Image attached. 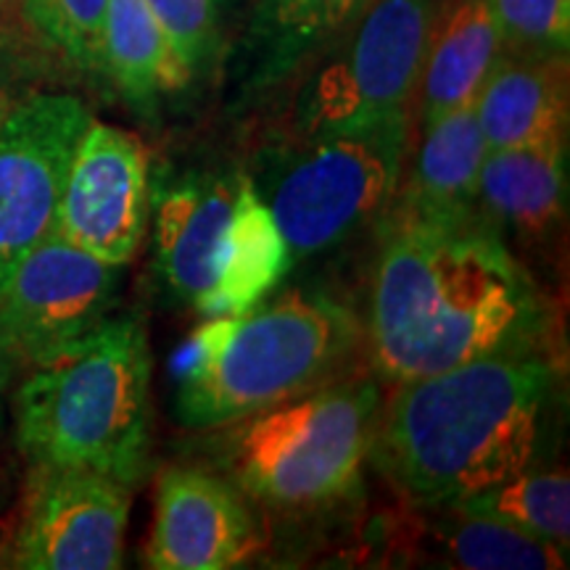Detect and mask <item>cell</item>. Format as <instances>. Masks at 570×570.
Here are the masks:
<instances>
[{"instance_id":"1","label":"cell","mask_w":570,"mask_h":570,"mask_svg":"<svg viewBox=\"0 0 570 570\" xmlns=\"http://www.w3.org/2000/svg\"><path fill=\"white\" fill-rule=\"evenodd\" d=\"M375 227L362 333L383 386L491 354L550 352V304L481 209L389 206Z\"/></svg>"},{"instance_id":"2","label":"cell","mask_w":570,"mask_h":570,"mask_svg":"<svg viewBox=\"0 0 570 570\" xmlns=\"http://www.w3.org/2000/svg\"><path fill=\"white\" fill-rule=\"evenodd\" d=\"M560 394L550 352L491 354L383 391L370 462L417 508H449L539 465Z\"/></svg>"},{"instance_id":"3","label":"cell","mask_w":570,"mask_h":570,"mask_svg":"<svg viewBox=\"0 0 570 570\" xmlns=\"http://www.w3.org/2000/svg\"><path fill=\"white\" fill-rule=\"evenodd\" d=\"M362 320L333 294L283 291L235 315L206 317L175 362V415L214 431L362 370Z\"/></svg>"},{"instance_id":"4","label":"cell","mask_w":570,"mask_h":570,"mask_svg":"<svg viewBox=\"0 0 570 570\" xmlns=\"http://www.w3.org/2000/svg\"><path fill=\"white\" fill-rule=\"evenodd\" d=\"M151 346L138 315H111L13 391L17 446L30 465L80 468L132 491L151 470Z\"/></svg>"},{"instance_id":"5","label":"cell","mask_w":570,"mask_h":570,"mask_svg":"<svg viewBox=\"0 0 570 570\" xmlns=\"http://www.w3.org/2000/svg\"><path fill=\"white\" fill-rule=\"evenodd\" d=\"M383 381L373 370L204 431V458L254 504L317 510L352 497L370 462Z\"/></svg>"},{"instance_id":"6","label":"cell","mask_w":570,"mask_h":570,"mask_svg":"<svg viewBox=\"0 0 570 570\" xmlns=\"http://www.w3.org/2000/svg\"><path fill=\"white\" fill-rule=\"evenodd\" d=\"M154 265L164 288L196 315L244 312L291 267L281 227L240 169H188L151 188Z\"/></svg>"},{"instance_id":"7","label":"cell","mask_w":570,"mask_h":570,"mask_svg":"<svg viewBox=\"0 0 570 570\" xmlns=\"http://www.w3.org/2000/svg\"><path fill=\"white\" fill-rule=\"evenodd\" d=\"M412 117L365 130L309 135L269 154L254 180L288 246L291 265L333 252L381 223L402 183Z\"/></svg>"},{"instance_id":"8","label":"cell","mask_w":570,"mask_h":570,"mask_svg":"<svg viewBox=\"0 0 570 570\" xmlns=\"http://www.w3.org/2000/svg\"><path fill=\"white\" fill-rule=\"evenodd\" d=\"M436 0H373L298 101L302 138L412 117Z\"/></svg>"},{"instance_id":"9","label":"cell","mask_w":570,"mask_h":570,"mask_svg":"<svg viewBox=\"0 0 570 570\" xmlns=\"http://www.w3.org/2000/svg\"><path fill=\"white\" fill-rule=\"evenodd\" d=\"M122 269L59 233L27 248L0 277V341L19 370L75 344L114 312Z\"/></svg>"},{"instance_id":"10","label":"cell","mask_w":570,"mask_h":570,"mask_svg":"<svg viewBox=\"0 0 570 570\" xmlns=\"http://www.w3.org/2000/svg\"><path fill=\"white\" fill-rule=\"evenodd\" d=\"M132 489L80 468L30 465L11 566L21 570H117L125 562Z\"/></svg>"},{"instance_id":"11","label":"cell","mask_w":570,"mask_h":570,"mask_svg":"<svg viewBox=\"0 0 570 570\" xmlns=\"http://www.w3.org/2000/svg\"><path fill=\"white\" fill-rule=\"evenodd\" d=\"M90 119L67 92H38L0 119V277L53 233L63 177Z\"/></svg>"},{"instance_id":"12","label":"cell","mask_w":570,"mask_h":570,"mask_svg":"<svg viewBox=\"0 0 570 570\" xmlns=\"http://www.w3.org/2000/svg\"><path fill=\"white\" fill-rule=\"evenodd\" d=\"M151 223V177L135 135L90 119L56 209L53 230L109 265L127 267Z\"/></svg>"},{"instance_id":"13","label":"cell","mask_w":570,"mask_h":570,"mask_svg":"<svg viewBox=\"0 0 570 570\" xmlns=\"http://www.w3.org/2000/svg\"><path fill=\"white\" fill-rule=\"evenodd\" d=\"M265 547L254 502L217 470L169 465L156 481L146 566L154 570H230Z\"/></svg>"},{"instance_id":"14","label":"cell","mask_w":570,"mask_h":570,"mask_svg":"<svg viewBox=\"0 0 570 570\" xmlns=\"http://www.w3.org/2000/svg\"><path fill=\"white\" fill-rule=\"evenodd\" d=\"M473 109L489 151L568 142V53H502Z\"/></svg>"},{"instance_id":"15","label":"cell","mask_w":570,"mask_h":570,"mask_svg":"<svg viewBox=\"0 0 570 570\" xmlns=\"http://www.w3.org/2000/svg\"><path fill=\"white\" fill-rule=\"evenodd\" d=\"M502 53V35L489 0H446L436 6L415 90L420 127L473 104Z\"/></svg>"},{"instance_id":"16","label":"cell","mask_w":570,"mask_h":570,"mask_svg":"<svg viewBox=\"0 0 570 570\" xmlns=\"http://www.w3.org/2000/svg\"><path fill=\"white\" fill-rule=\"evenodd\" d=\"M568 142L499 148L483 159L479 209L491 225L541 240L566 223Z\"/></svg>"},{"instance_id":"17","label":"cell","mask_w":570,"mask_h":570,"mask_svg":"<svg viewBox=\"0 0 570 570\" xmlns=\"http://www.w3.org/2000/svg\"><path fill=\"white\" fill-rule=\"evenodd\" d=\"M410 148L391 209L420 214H460L479 209V177L489 146L473 104L420 127Z\"/></svg>"},{"instance_id":"18","label":"cell","mask_w":570,"mask_h":570,"mask_svg":"<svg viewBox=\"0 0 570 570\" xmlns=\"http://www.w3.org/2000/svg\"><path fill=\"white\" fill-rule=\"evenodd\" d=\"M101 75L135 109L194 80L146 0H109L101 32Z\"/></svg>"},{"instance_id":"19","label":"cell","mask_w":570,"mask_h":570,"mask_svg":"<svg viewBox=\"0 0 570 570\" xmlns=\"http://www.w3.org/2000/svg\"><path fill=\"white\" fill-rule=\"evenodd\" d=\"M370 3L373 0H259L252 24L254 82L273 85L288 77Z\"/></svg>"},{"instance_id":"20","label":"cell","mask_w":570,"mask_h":570,"mask_svg":"<svg viewBox=\"0 0 570 570\" xmlns=\"http://www.w3.org/2000/svg\"><path fill=\"white\" fill-rule=\"evenodd\" d=\"M439 512L431 537L439 558L449 568L465 570H558L568 568L566 547L529 537L497 520L470 515L458 508H431Z\"/></svg>"},{"instance_id":"21","label":"cell","mask_w":570,"mask_h":570,"mask_svg":"<svg viewBox=\"0 0 570 570\" xmlns=\"http://www.w3.org/2000/svg\"><path fill=\"white\" fill-rule=\"evenodd\" d=\"M510 529L566 547L570 541V479L566 468L531 465L512 479L449 504Z\"/></svg>"},{"instance_id":"22","label":"cell","mask_w":570,"mask_h":570,"mask_svg":"<svg viewBox=\"0 0 570 570\" xmlns=\"http://www.w3.org/2000/svg\"><path fill=\"white\" fill-rule=\"evenodd\" d=\"M109 0H21L30 24L88 71H101V32Z\"/></svg>"},{"instance_id":"23","label":"cell","mask_w":570,"mask_h":570,"mask_svg":"<svg viewBox=\"0 0 570 570\" xmlns=\"http://www.w3.org/2000/svg\"><path fill=\"white\" fill-rule=\"evenodd\" d=\"M502 51L515 56L568 53L570 0H489Z\"/></svg>"},{"instance_id":"24","label":"cell","mask_w":570,"mask_h":570,"mask_svg":"<svg viewBox=\"0 0 570 570\" xmlns=\"http://www.w3.org/2000/svg\"><path fill=\"white\" fill-rule=\"evenodd\" d=\"M190 75H198L219 51V19L214 0H146Z\"/></svg>"},{"instance_id":"25","label":"cell","mask_w":570,"mask_h":570,"mask_svg":"<svg viewBox=\"0 0 570 570\" xmlns=\"http://www.w3.org/2000/svg\"><path fill=\"white\" fill-rule=\"evenodd\" d=\"M17 373H19L17 360H13L9 348H6L3 341H0V425H3L6 402H9V391H11V383H13V377H17Z\"/></svg>"},{"instance_id":"26","label":"cell","mask_w":570,"mask_h":570,"mask_svg":"<svg viewBox=\"0 0 570 570\" xmlns=\"http://www.w3.org/2000/svg\"><path fill=\"white\" fill-rule=\"evenodd\" d=\"M9 101H6V96H3V90H0V119H3V114L9 111Z\"/></svg>"},{"instance_id":"27","label":"cell","mask_w":570,"mask_h":570,"mask_svg":"<svg viewBox=\"0 0 570 570\" xmlns=\"http://www.w3.org/2000/svg\"><path fill=\"white\" fill-rule=\"evenodd\" d=\"M214 3H217V9H223V6L230 3V0H214Z\"/></svg>"},{"instance_id":"28","label":"cell","mask_w":570,"mask_h":570,"mask_svg":"<svg viewBox=\"0 0 570 570\" xmlns=\"http://www.w3.org/2000/svg\"><path fill=\"white\" fill-rule=\"evenodd\" d=\"M9 3H11V0H0V9H6Z\"/></svg>"}]
</instances>
